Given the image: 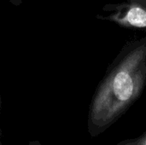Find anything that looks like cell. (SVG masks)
Listing matches in <instances>:
<instances>
[{
    "mask_svg": "<svg viewBox=\"0 0 146 145\" xmlns=\"http://www.w3.org/2000/svg\"><path fill=\"white\" fill-rule=\"evenodd\" d=\"M146 86V35L128 41L110 63L92 97L87 128L96 138L115 124Z\"/></svg>",
    "mask_w": 146,
    "mask_h": 145,
    "instance_id": "obj_1",
    "label": "cell"
},
{
    "mask_svg": "<svg viewBox=\"0 0 146 145\" xmlns=\"http://www.w3.org/2000/svg\"><path fill=\"white\" fill-rule=\"evenodd\" d=\"M106 3L98 15L101 20L114 22L122 27L146 32V0H114Z\"/></svg>",
    "mask_w": 146,
    "mask_h": 145,
    "instance_id": "obj_2",
    "label": "cell"
},
{
    "mask_svg": "<svg viewBox=\"0 0 146 145\" xmlns=\"http://www.w3.org/2000/svg\"><path fill=\"white\" fill-rule=\"evenodd\" d=\"M116 145H146V131L139 137L122 140Z\"/></svg>",
    "mask_w": 146,
    "mask_h": 145,
    "instance_id": "obj_3",
    "label": "cell"
},
{
    "mask_svg": "<svg viewBox=\"0 0 146 145\" xmlns=\"http://www.w3.org/2000/svg\"><path fill=\"white\" fill-rule=\"evenodd\" d=\"M7 1H9V3H11L12 4H14L15 6H20L22 3L23 0H7Z\"/></svg>",
    "mask_w": 146,
    "mask_h": 145,
    "instance_id": "obj_4",
    "label": "cell"
},
{
    "mask_svg": "<svg viewBox=\"0 0 146 145\" xmlns=\"http://www.w3.org/2000/svg\"><path fill=\"white\" fill-rule=\"evenodd\" d=\"M28 145H42L40 144V142L39 141H37V140H35V141H30L29 142V144Z\"/></svg>",
    "mask_w": 146,
    "mask_h": 145,
    "instance_id": "obj_5",
    "label": "cell"
},
{
    "mask_svg": "<svg viewBox=\"0 0 146 145\" xmlns=\"http://www.w3.org/2000/svg\"><path fill=\"white\" fill-rule=\"evenodd\" d=\"M1 109H2V98H1V95H0V115H1ZM3 136V132L1 130V126H0V138Z\"/></svg>",
    "mask_w": 146,
    "mask_h": 145,
    "instance_id": "obj_6",
    "label": "cell"
},
{
    "mask_svg": "<svg viewBox=\"0 0 146 145\" xmlns=\"http://www.w3.org/2000/svg\"><path fill=\"white\" fill-rule=\"evenodd\" d=\"M0 145H3V144H2V142H1V140H0Z\"/></svg>",
    "mask_w": 146,
    "mask_h": 145,
    "instance_id": "obj_7",
    "label": "cell"
}]
</instances>
